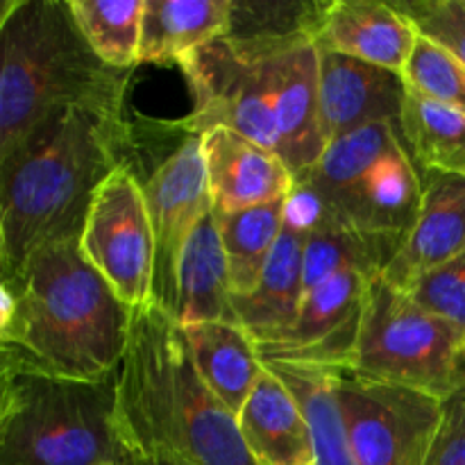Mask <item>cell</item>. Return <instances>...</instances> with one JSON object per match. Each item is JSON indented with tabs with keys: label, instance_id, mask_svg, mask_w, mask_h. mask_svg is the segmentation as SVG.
<instances>
[{
	"label": "cell",
	"instance_id": "7402d4cb",
	"mask_svg": "<svg viewBox=\"0 0 465 465\" xmlns=\"http://www.w3.org/2000/svg\"><path fill=\"white\" fill-rule=\"evenodd\" d=\"M295 395L309 422L316 465H359L350 448L334 389V371L289 363H263Z\"/></svg>",
	"mask_w": 465,
	"mask_h": 465
},
{
	"label": "cell",
	"instance_id": "ba28073f",
	"mask_svg": "<svg viewBox=\"0 0 465 465\" xmlns=\"http://www.w3.org/2000/svg\"><path fill=\"white\" fill-rule=\"evenodd\" d=\"M348 371L450 402L465 393V336L377 275L368 282Z\"/></svg>",
	"mask_w": 465,
	"mask_h": 465
},
{
	"label": "cell",
	"instance_id": "484cf974",
	"mask_svg": "<svg viewBox=\"0 0 465 465\" xmlns=\"http://www.w3.org/2000/svg\"><path fill=\"white\" fill-rule=\"evenodd\" d=\"M68 7L100 62L116 71L139 64L145 0H68Z\"/></svg>",
	"mask_w": 465,
	"mask_h": 465
},
{
	"label": "cell",
	"instance_id": "7c38bea8",
	"mask_svg": "<svg viewBox=\"0 0 465 465\" xmlns=\"http://www.w3.org/2000/svg\"><path fill=\"white\" fill-rule=\"evenodd\" d=\"M371 280L363 271H343L309 291L293 325L277 339L254 345L262 363L348 371Z\"/></svg>",
	"mask_w": 465,
	"mask_h": 465
},
{
	"label": "cell",
	"instance_id": "4dcf8cb0",
	"mask_svg": "<svg viewBox=\"0 0 465 465\" xmlns=\"http://www.w3.org/2000/svg\"><path fill=\"white\" fill-rule=\"evenodd\" d=\"M121 465H186V463L171 461V459H159V457H143V454L130 452Z\"/></svg>",
	"mask_w": 465,
	"mask_h": 465
},
{
	"label": "cell",
	"instance_id": "277c9868",
	"mask_svg": "<svg viewBox=\"0 0 465 465\" xmlns=\"http://www.w3.org/2000/svg\"><path fill=\"white\" fill-rule=\"evenodd\" d=\"M0 53V162L66 109H125L130 71L95 57L68 0L3 3Z\"/></svg>",
	"mask_w": 465,
	"mask_h": 465
},
{
	"label": "cell",
	"instance_id": "d4e9b609",
	"mask_svg": "<svg viewBox=\"0 0 465 465\" xmlns=\"http://www.w3.org/2000/svg\"><path fill=\"white\" fill-rule=\"evenodd\" d=\"M400 245L371 239L339 221H330L304 236V295L343 271H363L377 277L384 272Z\"/></svg>",
	"mask_w": 465,
	"mask_h": 465
},
{
	"label": "cell",
	"instance_id": "9c48e42d",
	"mask_svg": "<svg viewBox=\"0 0 465 465\" xmlns=\"http://www.w3.org/2000/svg\"><path fill=\"white\" fill-rule=\"evenodd\" d=\"M334 389L359 465H425L445 418V402L334 371Z\"/></svg>",
	"mask_w": 465,
	"mask_h": 465
},
{
	"label": "cell",
	"instance_id": "8992f818",
	"mask_svg": "<svg viewBox=\"0 0 465 465\" xmlns=\"http://www.w3.org/2000/svg\"><path fill=\"white\" fill-rule=\"evenodd\" d=\"M331 216L371 239L402 243L422 200V171L395 121L331 141L307 175Z\"/></svg>",
	"mask_w": 465,
	"mask_h": 465
},
{
	"label": "cell",
	"instance_id": "30bf717a",
	"mask_svg": "<svg viewBox=\"0 0 465 465\" xmlns=\"http://www.w3.org/2000/svg\"><path fill=\"white\" fill-rule=\"evenodd\" d=\"M82 254L130 309L153 302L154 234L143 182L125 163L91 198L80 232Z\"/></svg>",
	"mask_w": 465,
	"mask_h": 465
},
{
	"label": "cell",
	"instance_id": "7a4b0ae2",
	"mask_svg": "<svg viewBox=\"0 0 465 465\" xmlns=\"http://www.w3.org/2000/svg\"><path fill=\"white\" fill-rule=\"evenodd\" d=\"M130 327L132 309L86 262L77 239L39 248L0 286V345L54 375L116 377Z\"/></svg>",
	"mask_w": 465,
	"mask_h": 465
},
{
	"label": "cell",
	"instance_id": "83f0119b",
	"mask_svg": "<svg viewBox=\"0 0 465 465\" xmlns=\"http://www.w3.org/2000/svg\"><path fill=\"white\" fill-rule=\"evenodd\" d=\"M404 293L465 336V252L422 275Z\"/></svg>",
	"mask_w": 465,
	"mask_h": 465
},
{
	"label": "cell",
	"instance_id": "5b68a950",
	"mask_svg": "<svg viewBox=\"0 0 465 465\" xmlns=\"http://www.w3.org/2000/svg\"><path fill=\"white\" fill-rule=\"evenodd\" d=\"M127 454L116 377L71 380L3 348L0 465H121Z\"/></svg>",
	"mask_w": 465,
	"mask_h": 465
},
{
	"label": "cell",
	"instance_id": "f1b7e54d",
	"mask_svg": "<svg viewBox=\"0 0 465 465\" xmlns=\"http://www.w3.org/2000/svg\"><path fill=\"white\" fill-rule=\"evenodd\" d=\"M422 36L439 44L465 66V0H398Z\"/></svg>",
	"mask_w": 465,
	"mask_h": 465
},
{
	"label": "cell",
	"instance_id": "e0dca14e",
	"mask_svg": "<svg viewBox=\"0 0 465 465\" xmlns=\"http://www.w3.org/2000/svg\"><path fill=\"white\" fill-rule=\"evenodd\" d=\"M241 436L257 465H313L312 430L289 386L263 366L257 386L236 416Z\"/></svg>",
	"mask_w": 465,
	"mask_h": 465
},
{
	"label": "cell",
	"instance_id": "d6986e66",
	"mask_svg": "<svg viewBox=\"0 0 465 465\" xmlns=\"http://www.w3.org/2000/svg\"><path fill=\"white\" fill-rule=\"evenodd\" d=\"M227 254L223 248L216 212L204 216L191 234L177 266L175 307L171 316L182 327L198 322H236L232 307Z\"/></svg>",
	"mask_w": 465,
	"mask_h": 465
},
{
	"label": "cell",
	"instance_id": "8fae6325",
	"mask_svg": "<svg viewBox=\"0 0 465 465\" xmlns=\"http://www.w3.org/2000/svg\"><path fill=\"white\" fill-rule=\"evenodd\" d=\"M143 191L154 234L153 302L173 313L182 252L200 221L213 212L200 134L186 136L143 182Z\"/></svg>",
	"mask_w": 465,
	"mask_h": 465
},
{
	"label": "cell",
	"instance_id": "44dd1931",
	"mask_svg": "<svg viewBox=\"0 0 465 465\" xmlns=\"http://www.w3.org/2000/svg\"><path fill=\"white\" fill-rule=\"evenodd\" d=\"M182 330L204 384L239 416L263 372L254 341L234 322H198Z\"/></svg>",
	"mask_w": 465,
	"mask_h": 465
},
{
	"label": "cell",
	"instance_id": "1f68e13d",
	"mask_svg": "<svg viewBox=\"0 0 465 465\" xmlns=\"http://www.w3.org/2000/svg\"><path fill=\"white\" fill-rule=\"evenodd\" d=\"M313 465H316V463H313Z\"/></svg>",
	"mask_w": 465,
	"mask_h": 465
},
{
	"label": "cell",
	"instance_id": "4316f807",
	"mask_svg": "<svg viewBox=\"0 0 465 465\" xmlns=\"http://www.w3.org/2000/svg\"><path fill=\"white\" fill-rule=\"evenodd\" d=\"M402 77L413 94L465 114V66L427 36H418Z\"/></svg>",
	"mask_w": 465,
	"mask_h": 465
},
{
	"label": "cell",
	"instance_id": "6da1fadb",
	"mask_svg": "<svg viewBox=\"0 0 465 465\" xmlns=\"http://www.w3.org/2000/svg\"><path fill=\"white\" fill-rule=\"evenodd\" d=\"M116 416L134 454L186 465H257L236 416L200 377L182 325L157 302L132 309Z\"/></svg>",
	"mask_w": 465,
	"mask_h": 465
},
{
	"label": "cell",
	"instance_id": "9a60e30c",
	"mask_svg": "<svg viewBox=\"0 0 465 465\" xmlns=\"http://www.w3.org/2000/svg\"><path fill=\"white\" fill-rule=\"evenodd\" d=\"M407 91L402 73L321 50V118L327 145L361 127L398 123Z\"/></svg>",
	"mask_w": 465,
	"mask_h": 465
},
{
	"label": "cell",
	"instance_id": "2e32d148",
	"mask_svg": "<svg viewBox=\"0 0 465 465\" xmlns=\"http://www.w3.org/2000/svg\"><path fill=\"white\" fill-rule=\"evenodd\" d=\"M465 252V177L422 171V200L413 227L381 277L404 291Z\"/></svg>",
	"mask_w": 465,
	"mask_h": 465
},
{
	"label": "cell",
	"instance_id": "4fadbf2b",
	"mask_svg": "<svg viewBox=\"0 0 465 465\" xmlns=\"http://www.w3.org/2000/svg\"><path fill=\"white\" fill-rule=\"evenodd\" d=\"M309 32L321 50L402 73L420 32L395 3L331 0L313 3Z\"/></svg>",
	"mask_w": 465,
	"mask_h": 465
},
{
	"label": "cell",
	"instance_id": "ffe728a7",
	"mask_svg": "<svg viewBox=\"0 0 465 465\" xmlns=\"http://www.w3.org/2000/svg\"><path fill=\"white\" fill-rule=\"evenodd\" d=\"M232 16V0H145L139 64H182L230 35Z\"/></svg>",
	"mask_w": 465,
	"mask_h": 465
},
{
	"label": "cell",
	"instance_id": "3957f363",
	"mask_svg": "<svg viewBox=\"0 0 465 465\" xmlns=\"http://www.w3.org/2000/svg\"><path fill=\"white\" fill-rule=\"evenodd\" d=\"M125 145L121 112L71 107L0 162L3 280L18 275L44 245L80 239L91 198L100 182L125 163Z\"/></svg>",
	"mask_w": 465,
	"mask_h": 465
},
{
	"label": "cell",
	"instance_id": "52a82bcc",
	"mask_svg": "<svg viewBox=\"0 0 465 465\" xmlns=\"http://www.w3.org/2000/svg\"><path fill=\"white\" fill-rule=\"evenodd\" d=\"M304 32L227 35L189 54L180 64L193 98L189 134L223 125L277 153V118Z\"/></svg>",
	"mask_w": 465,
	"mask_h": 465
},
{
	"label": "cell",
	"instance_id": "ac0fdd59",
	"mask_svg": "<svg viewBox=\"0 0 465 465\" xmlns=\"http://www.w3.org/2000/svg\"><path fill=\"white\" fill-rule=\"evenodd\" d=\"M302 252L304 234L284 223L257 289L245 298H232L236 322L254 345L277 339L298 318L304 300Z\"/></svg>",
	"mask_w": 465,
	"mask_h": 465
},
{
	"label": "cell",
	"instance_id": "603a6c76",
	"mask_svg": "<svg viewBox=\"0 0 465 465\" xmlns=\"http://www.w3.org/2000/svg\"><path fill=\"white\" fill-rule=\"evenodd\" d=\"M420 171L465 177V114L407 91L398 121Z\"/></svg>",
	"mask_w": 465,
	"mask_h": 465
},
{
	"label": "cell",
	"instance_id": "5bb4252c",
	"mask_svg": "<svg viewBox=\"0 0 465 465\" xmlns=\"http://www.w3.org/2000/svg\"><path fill=\"white\" fill-rule=\"evenodd\" d=\"M213 209L243 212L289 198L295 175L284 159L230 127H212L200 134Z\"/></svg>",
	"mask_w": 465,
	"mask_h": 465
},
{
	"label": "cell",
	"instance_id": "f546056e",
	"mask_svg": "<svg viewBox=\"0 0 465 465\" xmlns=\"http://www.w3.org/2000/svg\"><path fill=\"white\" fill-rule=\"evenodd\" d=\"M425 465H465V393L445 402V418Z\"/></svg>",
	"mask_w": 465,
	"mask_h": 465
},
{
	"label": "cell",
	"instance_id": "cb8c5ba5",
	"mask_svg": "<svg viewBox=\"0 0 465 465\" xmlns=\"http://www.w3.org/2000/svg\"><path fill=\"white\" fill-rule=\"evenodd\" d=\"M284 207L286 198L234 213H221L213 209L227 254L234 298H245L257 289L268 257L284 227Z\"/></svg>",
	"mask_w": 465,
	"mask_h": 465
}]
</instances>
